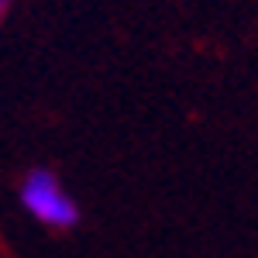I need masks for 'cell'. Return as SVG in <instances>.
<instances>
[{
	"instance_id": "obj_1",
	"label": "cell",
	"mask_w": 258,
	"mask_h": 258,
	"mask_svg": "<svg viewBox=\"0 0 258 258\" xmlns=\"http://www.w3.org/2000/svg\"><path fill=\"white\" fill-rule=\"evenodd\" d=\"M18 200L24 207L28 217H35L41 227H52V231H73L80 224V203L76 197L62 186V179L45 169L35 165L28 176L21 179L18 186Z\"/></svg>"
},
{
	"instance_id": "obj_2",
	"label": "cell",
	"mask_w": 258,
	"mask_h": 258,
	"mask_svg": "<svg viewBox=\"0 0 258 258\" xmlns=\"http://www.w3.org/2000/svg\"><path fill=\"white\" fill-rule=\"evenodd\" d=\"M7 7H11V0H0V18L7 14Z\"/></svg>"
}]
</instances>
